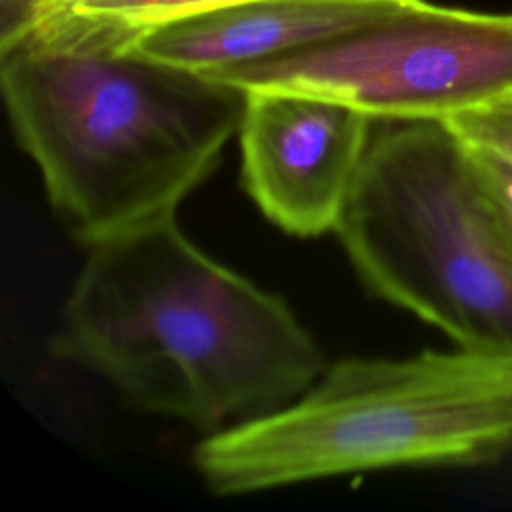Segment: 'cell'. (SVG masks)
<instances>
[{"mask_svg":"<svg viewBox=\"0 0 512 512\" xmlns=\"http://www.w3.org/2000/svg\"><path fill=\"white\" fill-rule=\"evenodd\" d=\"M44 0H0V50L18 44L32 28Z\"/></svg>","mask_w":512,"mask_h":512,"instance_id":"11","label":"cell"},{"mask_svg":"<svg viewBox=\"0 0 512 512\" xmlns=\"http://www.w3.org/2000/svg\"><path fill=\"white\" fill-rule=\"evenodd\" d=\"M242 2L250 0H44L22 40L64 48L132 50L160 28Z\"/></svg>","mask_w":512,"mask_h":512,"instance_id":"8","label":"cell"},{"mask_svg":"<svg viewBox=\"0 0 512 512\" xmlns=\"http://www.w3.org/2000/svg\"><path fill=\"white\" fill-rule=\"evenodd\" d=\"M510 450L512 356L458 348L340 360L280 410L206 434L192 464L210 492L240 496Z\"/></svg>","mask_w":512,"mask_h":512,"instance_id":"3","label":"cell"},{"mask_svg":"<svg viewBox=\"0 0 512 512\" xmlns=\"http://www.w3.org/2000/svg\"><path fill=\"white\" fill-rule=\"evenodd\" d=\"M12 132L86 248L158 218L218 166L246 92L136 50L22 40L0 50Z\"/></svg>","mask_w":512,"mask_h":512,"instance_id":"2","label":"cell"},{"mask_svg":"<svg viewBox=\"0 0 512 512\" xmlns=\"http://www.w3.org/2000/svg\"><path fill=\"white\" fill-rule=\"evenodd\" d=\"M496 104H500V106L512 116V96H508V98H504V100H498Z\"/></svg>","mask_w":512,"mask_h":512,"instance_id":"12","label":"cell"},{"mask_svg":"<svg viewBox=\"0 0 512 512\" xmlns=\"http://www.w3.org/2000/svg\"><path fill=\"white\" fill-rule=\"evenodd\" d=\"M374 118L320 96L246 92L238 126L242 186L280 230H336L370 146Z\"/></svg>","mask_w":512,"mask_h":512,"instance_id":"6","label":"cell"},{"mask_svg":"<svg viewBox=\"0 0 512 512\" xmlns=\"http://www.w3.org/2000/svg\"><path fill=\"white\" fill-rule=\"evenodd\" d=\"M408 0H250L144 36L132 50L198 74L288 54L374 24Z\"/></svg>","mask_w":512,"mask_h":512,"instance_id":"7","label":"cell"},{"mask_svg":"<svg viewBox=\"0 0 512 512\" xmlns=\"http://www.w3.org/2000/svg\"><path fill=\"white\" fill-rule=\"evenodd\" d=\"M468 148L472 152V158L480 170V176L490 196L494 198L498 214L512 242V160H506L484 148H476V146H468Z\"/></svg>","mask_w":512,"mask_h":512,"instance_id":"10","label":"cell"},{"mask_svg":"<svg viewBox=\"0 0 512 512\" xmlns=\"http://www.w3.org/2000/svg\"><path fill=\"white\" fill-rule=\"evenodd\" d=\"M204 76L336 100L374 120L444 122L512 96V12L408 0L348 34Z\"/></svg>","mask_w":512,"mask_h":512,"instance_id":"5","label":"cell"},{"mask_svg":"<svg viewBox=\"0 0 512 512\" xmlns=\"http://www.w3.org/2000/svg\"><path fill=\"white\" fill-rule=\"evenodd\" d=\"M468 146L512 160V116L500 104H488L444 120Z\"/></svg>","mask_w":512,"mask_h":512,"instance_id":"9","label":"cell"},{"mask_svg":"<svg viewBox=\"0 0 512 512\" xmlns=\"http://www.w3.org/2000/svg\"><path fill=\"white\" fill-rule=\"evenodd\" d=\"M336 226L362 284L458 348L512 356V242L464 140L440 120H374Z\"/></svg>","mask_w":512,"mask_h":512,"instance_id":"4","label":"cell"},{"mask_svg":"<svg viewBox=\"0 0 512 512\" xmlns=\"http://www.w3.org/2000/svg\"><path fill=\"white\" fill-rule=\"evenodd\" d=\"M50 348L204 436L280 410L324 372L284 298L202 252L176 214L88 248Z\"/></svg>","mask_w":512,"mask_h":512,"instance_id":"1","label":"cell"}]
</instances>
